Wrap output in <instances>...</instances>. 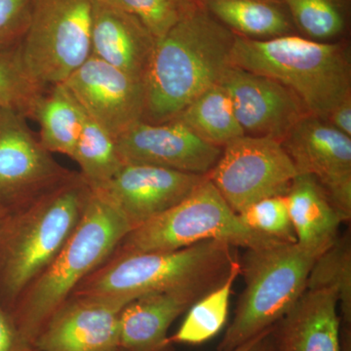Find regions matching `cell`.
I'll return each instance as SVG.
<instances>
[{"instance_id":"cell-1","label":"cell","mask_w":351,"mask_h":351,"mask_svg":"<svg viewBox=\"0 0 351 351\" xmlns=\"http://www.w3.org/2000/svg\"><path fill=\"white\" fill-rule=\"evenodd\" d=\"M235 34L200 0L156 45L144 78L143 121L164 123L219 84L232 66Z\"/></svg>"},{"instance_id":"cell-2","label":"cell","mask_w":351,"mask_h":351,"mask_svg":"<svg viewBox=\"0 0 351 351\" xmlns=\"http://www.w3.org/2000/svg\"><path fill=\"white\" fill-rule=\"evenodd\" d=\"M232 64L281 83L309 114L321 119L351 96L350 49L346 41L319 43L295 34L256 40L235 34Z\"/></svg>"},{"instance_id":"cell-3","label":"cell","mask_w":351,"mask_h":351,"mask_svg":"<svg viewBox=\"0 0 351 351\" xmlns=\"http://www.w3.org/2000/svg\"><path fill=\"white\" fill-rule=\"evenodd\" d=\"M232 248L209 240L180 250L121 256L78 286L75 295L126 304L152 293L191 292L203 297L230 274L237 258Z\"/></svg>"},{"instance_id":"cell-4","label":"cell","mask_w":351,"mask_h":351,"mask_svg":"<svg viewBox=\"0 0 351 351\" xmlns=\"http://www.w3.org/2000/svg\"><path fill=\"white\" fill-rule=\"evenodd\" d=\"M132 226L117 208L91 191L82 218L63 248L32 284L19 314L23 341L34 343L88 274L112 255Z\"/></svg>"},{"instance_id":"cell-5","label":"cell","mask_w":351,"mask_h":351,"mask_svg":"<svg viewBox=\"0 0 351 351\" xmlns=\"http://www.w3.org/2000/svg\"><path fill=\"white\" fill-rule=\"evenodd\" d=\"M317 257L297 242L246 249L240 260L244 290L217 351H232L271 329L306 291Z\"/></svg>"},{"instance_id":"cell-6","label":"cell","mask_w":351,"mask_h":351,"mask_svg":"<svg viewBox=\"0 0 351 351\" xmlns=\"http://www.w3.org/2000/svg\"><path fill=\"white\" fill-rule=\"evenodd\" d=\"M209 240L245 250L282 242L247 228L207 175L181 202L133 228L115 249V258L180 250Z\"/></svg>"},{"instance_id":"cell-7","label":"cell","mask_w":351,"mask_h":351,"mask_svg":"<svg viewBox=\"0 0 351 351\" xmlns=\"http://www.w3.org/2000/svg\"><path fill=\"white\" fill-rule=\"evenodd\" d=\"M90 193L82 176H71L48 189L25 215L7 250L3 277L9 294L19 295L54 260L82 218Z\"/></svg>"},{"instance_id":"cell-8","label":"cell","mask_w":351,"mask_h":351,"mask_svg":"<svg viewBox=\"0 0 351 351\" xmlns=\"http://www.w3.org/2000/svg\"><path fill=\"white\" fill-rule=\"evenodd\" d=\"M94 0H34L20 44L27 73L43 87L61 84L92 56Z\"/></svg>"},{"instance_id":"cell-9","label":"cell","mask_w":351,"mask_h":351,"mask_svg":"<svg viewBox=\"0 0 351 351\" xmlns=\"http://www.w3.org/2000/svg\"><path fill=\"white\" fill-rule=\"evenodd\" d=\"M297 175L280 142L242 136L223 147L208 178L239 214L263 198L285 195Z\"/></svg>"},{"instance_id":"cell-10","label":"cell","mask_w":351,"mask_h":351,"mask_svg":"<svg viewBox=\"0 0 351 351\" xmlns=\"http://www.w3.org/2000/svg\"><path fill=\"white\" fill-rule=\"evenodd\" d=\"M298 174L315 178L345 221L351 218V137L307 114L281 141Z\"/></svg>"},{"instance_id":"cell-11","label":"cell","mask_w":351,"mask_h":351,"mask_svg":"<svg viewBox=\"0 0 351 351\" xmlns=\"http://www.w3.org/2000/svg\"><path fill=\"white\" fill-rule=\"evenodd\" d=\"M82 110L117 138L143 121L144 82L91 56L64 82Z\"/></svg>"},{"instance_id":"cell-12","label":"cell","mask_w":351,"mask_h":351,"mask_svg":"<svg viewBox=\"0 0 351 351\" xmlns=\"http://www.w3.org/2000/svg\"><path fill=\"white\" fill-rule=\"evenodd\" d=\"M219 84L232 99L245 136L281 141L306 115L304 104L289 88L239 66L226 69Z\"/></svg>"},{"instance_id":"cell-13","label":"cell","mask_w":351,"mask_h":351,"mask_svg":"<svg viewBox=\"0 0 351 351\" xmlns=\"http://www.w3.org/2000/svg\"><path fill=\"white\" fill-rule=\"evenodd\" d=\"M123 164H145L191 174L208 175L221 147L208 144L179 119L164 123L138 121L117 138Z\"/></svg>"},{"instance_id":"cell-14","label":"cell","mask_w":351,"mask_h":351,"mask_svg":"<svg viewBox=\"0 0 351 351\" xmlns=\"http://www.w3.org/2000/svg\"><path fill=\"white\" fill-rule=\"evenodd\" d=\"M206 177L145 164H123L110 181L91 191L117 208L133 230L181 202Z\"/></svg>"},{"instance_id":"cell-15","label":"cell","mask_w":351,"mask_h":351,"mask_svg":"<svg viewBox=\"0 0 351 351\" xmlns=\"http://www.w3.org/2000/svg\"><path fill=\"white\" fill-rule=\"evenodd\" d=\"M25 119L18 110L0 108V198L51 189L68 178Z\"/></svg>"},{"instance_id":"cell-16","label":"cell","mask_w":351,"mask_h":351,"mask_svg":"<svg viewBox=\"0 0 351 351\" xmlns=\"http://www.w3.org/2000/svg\"><path fill=\"white\" fill-rule=\"evenodd\" d=\"M125 302L77 298L57 311L36 339L38 351H119V321Z\"/></svg>"},{"instance_id":"cell-17","label":"cell","mask_w":351,"mask_h":351,"mask_svg":"<svg viewBox=\"0 0 351 351\" xmlns=\"http://www.w3.org/2000/svg\"><path fill=\"white\" fill-rule=\"evenodd\" d=\"M338 298L330 289H306L274 326L276 351H343Z\"/></svg>"},{"instance_id":"cell-18","label":"cell","mask_w":351,"mask_h":351,"mask_svg":"<svg viewBox=\"0 0 351 351\" xmlns=\"http://www.w3.org/2000/svg\"><path fill=\"white\" fill-rule=\"evenodd\" d=\"M156 39L132 14L94 0L92 56L144 82Z\"/></svg>"},{"instance_id":"cell-19","label":"cell","mask_w":351,"mask_h":351,"mask_svg":"<svg viewBox=\"0 0 351 351\" xmlns=\"http://www.w3.org/2000/svg\"><path fill=\"white\" fill-rule=\"evenodd\" d=\"M200 298L191 292L152 293L129 302L120 314V350H169L171 325Z\"/></svg>"},{"instance_id":"cell-20","label":"cell","mask_w":351,"mask_h":351,"mask_svg":"<svg viewBox=\"0 0 351 351\" xmlns=\"http://www.w3.org/2000/svg\"><path fill=\"white\" fill-rule=\"evenodd\" d=\"M285 196L295 241L319 257L339 239L345 219L313 176H295Z\"/></svg>"},{"instance_id":"cell-21","label":"cell","mask_w":351,"mask_h":351,"mask_svg":"<svg viewBox=\"0 0 351 351\" xmlns=\"http://www.w3.org/2000/svg\"><path fill=\"white\" fill-rule=\"evenodd\" d=\"M27 117L38 122V140L46 151L73 158L85 112L64 83L46 87L36 97Z\"/></svg>"},{"instance_id":"cell-22","label":"cell","mask_w":351,"mask_h":351,"mask_svg":"<svg viewBox=\"0 0 351 351\" xmlns=\"http://www.w3.org/2000/svg\"><path fill=\"white\" fill-rule=\"evenodd\" d=\"M212 15L242 38L265 40L295 34L281 0H200Z\"/></svg>"},{"instance_id":"cell-23","label":"cell","mask_w":351,"mask_h":351,"mask_svg":"<svg viewBox=\"0 0 351 351\" xmlns=\"http://www.w3.org/2000/svg\"><path fill=\"white\" fill-rule=\"evenodd\" d=\"M175 119L181 120L208 144L221 149L245 136L232 99L219 83L199 95Z\"/></svg>"},{"instance_id":"cell-24","label":"cell","mask_w":351,"mask_h":351,"mask_svg":"<svg viewBox=\"0 0 351 351\" xmlns=\"http://www.w3.org/2000/svg\"><path fill=\"white\" fill-rule=\"evenodd\" d=\"M240 274L241 265L237 258L225 281L191 304L181 326L169 338L171 345H201L221 331L228 320L232 287Z\"/></svg>"},{"instance_id":"cell-25","label":"cell","mask_w":351,"mask_h":351,"mask_svg":"<svg viewBox=\"0 0 351 351\" xmlns=\"http://www.w3.org/2000/svg\"><path fill=\"white\" fill-rule=\"evenodd\" d=\"M73 159L80 165L82 177L92 191L110 181L123 166L117 138L86 112Z\"/></svg>"},{"instance_id":"cell-26","label":"cell","mask_w":351,"mask_h":351,"mask_svg":"<svg viewBox=\"0 0 351 351\" xmlns=\"http://www.w3.org/2000/svg\"><path fill=\"white\" fill-rule=\"evenodd\" d=\"M306 289H330L338 298L339 311L345 328L351 327V240L350 233L339 237L316 258Z\"/></svg>"},{"instance_id":"cell-27","label":"cell","mask_w":351,"mask_h":351,"mask_svg":"<svg viewBox=\"0 0 351 351\" xmlns=\"http://www.w3.org/2000/svg\"><path fill=\"white\" fill-rule=\"evenodd\" d=\"M306 38L335 43L348 27V0H281Z\"/></svg>"},{"instance_id":"cell-28","label":"cell","mask_w":351,"mask_h":351,"mask_svg":"<svg viewBox=\"0 0 351 351\" xmlns=\"http://www.w3.org/2000/svg\"><path fill=\"white\" fill-rule=\"evenodd\" d=\"M45 88L25 71L20 45L0 52V108H13L27 119L32 104Z\"/></svg>"},{"instance_id":"cell-29","label":"cell","mask_w":351,"mask_h":351,"mask_svg":"<svg viewBox=\"0 0 351 351\" xmlns=\"http://www.w3.org/2000/svg\"><path fill=\"white\" fill-rule=\"evenodd\" d=\"M253 232L282 242L295 241L285 195L270 196L253 203L239 214Z\"/></svg>"},{"instance_id":"cell-30","label":"cell","mask_w":351,"mask_h":351,"mask_svg":"<svg viewBox=\"0 0 351 351\" xmlns=\"http://www.w3.org/2000/svg\"><path fill=\"white\" fill-rule=\"evenodd\" d=\"M198 0H114L113 4L132 14L158 39L195 5Z\"/></svg>"},{"instance_id":"cell-31","label":"cell","mask_w":351,"mask_h":351,"mask_svg":"<svg viewBox=\"0 0 351 351\" xmlns=\"http://www.w3.org/2000/svg\"><path fill=\"white\" fill-rule=\"evenodd\" d=\"M34 0H0V52L17 47L31 22Z\"/></svg>"},{"instance_id":"cell-32","label":"cell","mask_w":351,"mask_h":351,"mask_svg":"<svg viewBox=\"0 0 351 351\" xmlns=\"http://www.w3.org/2000/svg\"><path fill=\"white\" fill-rule=\"evenodd\" d=\"M0 351H32L0 307Z\"/></svg>"},{"instance_id":"cell-33","label":"cell","mask_w":351,"mask_h":351,"mask_svg":"<svg viewBox=\"0 0 351 351\" xmlns=\"http://www.w3.org/2000/svg\"><path fill=\"white\" fill-rule=\"evenodd\" d=\"M326 120L337 130L351 137V96L339 101L327 115Z\"/></svg>"},{"instance_id":"cell-34","label":"cell","mask_w":351,"mask_h":351,"mask_svg":"<svg viewBox=\"0 0 351 351\" xmlns=\"http://www.w3.org/2000/svg\"><path fill=\"white\" fill-rule=\"evenodd\" d=\"M271 332H269L260 341H258L249 351H276L274 350V343H272Z\"/></svg>"},{"instance_id":"cell-35","label":"cell","mask_w":351,"mask_h":351,"mask_svg":"<svg viewBox=\"0 0 351 351\" xmlns=\"http://www.w3.org/2000/svg\"><path fill=\"white\" fill-rule=\"evenodd\" d=\"M272 329H274V327H272L271 329L267 330V331L262 332V334L258 335V336L256 337V338L250 339V341H247V343H243V345L239 346V348H235V350H233L232 351H249V350H250L252 346L255 345V343H257L258 341H260L261 339L263 338V337H265V335H267V334H269V332H271Z\"/></svg>"},{"instance_id":"cell-36","label":"cell","mask_w":351,"mask_h":351,"mask_svg":"<svg viewBox=\"0 0 351 351\" xmlns=\"http://www.w3.org/2000/svg\"><path fill=\"white\" fill-rule=\"evenodd\" d=\"M350 332L343 331L341 332V345H343V351H351Z\"/></svg>"},{"instance_id":"cell-37","label":"cell","mask_w":351,"mask_h":351,"mask_svg":"<svg viewBox=\"0 0 351 351\" xmlns=\"http://www.w3.org/2000/svg\"><path fill=\"white\" fill-rule=\"evenodd\" d=\"M2 208L1 204H0V235L2 233Z\"/></svg>"},{"instance_id":"cell-38","label":"cell","mask_w":351,"mask_h":351,"mask_svg":"<svg viewBox=\"0 0 351 351\" xmlns=\"http://www.w3.org/2000/svg\"><path fill=\"white\" fill-rule=\"evenodd\" d=\"M96 1L106 2V3H112L114 2V0H96Z\"/></svg>"},{"instance_id":"cell-39","label":"cell","mask_w":351,"mask_h":351,"mask_svg":"<svg viewBox=\"0 0 351 351\" xmlns=\"http://www.w3.org/2000/svg\"><path fill=\"white\" fill-rule=\"evenodd\" d=\"M119 351H123V350H119Z\"/></svg>"}]
</instances>
